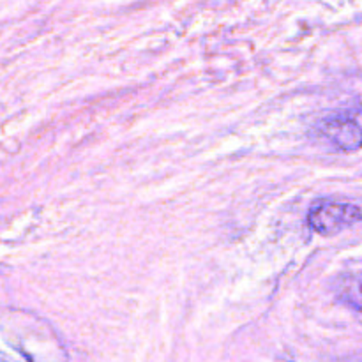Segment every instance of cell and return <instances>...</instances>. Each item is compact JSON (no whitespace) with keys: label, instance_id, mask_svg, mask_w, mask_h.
<instances>
[{"label":"cell","instance_id":"cell-3","mask_svg":"<svg viewBox=\"0 0 362 362\" xmlns=\"http://www.w3.org/2000/svg\"><path fill=\"white\" fill-rule=\"evenodd\" d=\"M339 299L345 304H349L354 310L362 313V272L357 274L346 276L341 283H339L338 290Z\"/></svg>","mask_w":362,"mask_h":362},{"label":"cell","instance_id":"cell-4","mask_svg":"<svg viewBox=\"0 0 362 362\" xmlns=\"http://www.w3.org/2000/svg\"><path fill=\"white\" fill-rule=\"evenodd\" d=\"M0 362H7V361H6V359H4V357H2V356H0Z\"/></svg>","mask_w":362,"mask_h":362},{"label":"cell","instance_id":"cell-2","mask_svg":"<svg viewBox=\"0 0 362 362\" xmlns=\"http://www.w3.org/2000/svg\"><path fill=\"white\" fill-rule=\"evenodd\" d=\"M324 134L336 148L352 152L362 148V122L359 117L339 115L324 124Z\"/></svg>","mask_w":362,"mask_h":362},{"label":"cell","instance_id":"cell-1","mask_svg":"<svg viewBox=\"0 0 362 362\" xmlns=\"http://www.w3.org/2000/svg\"><path fill=\"white\" fill-rule=\"evenodd\" d=\"M362 221V209L341 202H320L308 214V225L318 235L331 237Z\"/></svg>","mask_w":362,"mask_h":362}]
</instances>
